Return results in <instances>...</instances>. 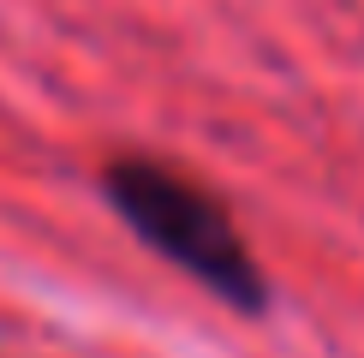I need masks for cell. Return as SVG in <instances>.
I'll return each instance as SVG.
<instances>
[{"instance_id": "cell-1", "label": "cell", "mask_w": 364, "mask_h": 358, "mask_svg": "<svg viewBox=\"0 0 364 358\" xmlns=\"http://www.w3.org/2000/svg\"><path fill=\"white\" fill-rule=\"evenodd\" d=\"M102 191L149 251H161L173 268H186L191 281L221 293L233 310L257 317L269 305V281L245 251L227 203L209 197L197 179H186L179 168H161L149 156H114L102 168Z\"/></svg>"}]
</instances>
